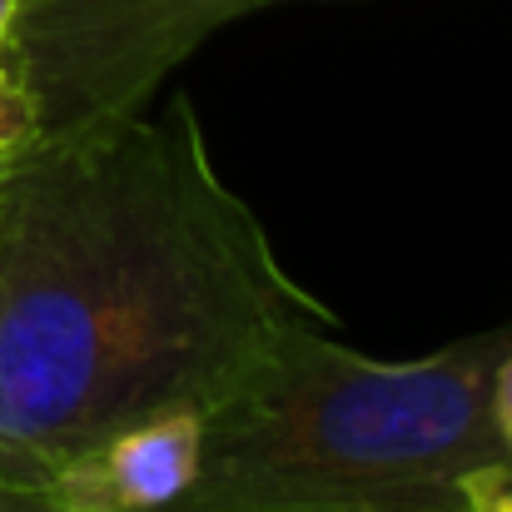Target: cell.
Instances as JSON below:
<instances>
[{"label":"cell","mask_w":512,"mask_h":512,"mask_svg":"<svg viewBox=\"0 0 512 512\" xmlns=\"http://www.w3.org/2000/svg\"><path fill=\"white\" fill-rule=\"evenodd\" d=\"M483 512H512V483H508V488H498V493L488 498V508H483Z\"/></svg>","instance_id":"9"},{"label":"cell","mask_w":512,"mask_h":512,"mask_svg":"<svg viewBox=\"0 0 512 512\" xmlns=\"http://www.w3.org/2000/svg\"><path fill=\"white\" fill-rule=\"evenodd\" d=\"M512 329L428 358H368L299 324L204 408L174 512H483L512 483L493 373Z\"/></svg>","instance_id":"2"},{"label":"cell","mask_w":512,"mask_h":512,"mask_svg":"<svg viewBox=\"0 0 512 512\" xmlns=\"http://www.w3.org/2000/svg\"><path fill=\"white\" fill-rule=\"evenodd\" d=\"M0 512H65V508H55L45 493H30V488H0Z\"/></svg>","instance_id":"7"},{"label":"cell","mask_w":512,"mask_h":512,"mask_svg":"<svg viewBox=\"0 0 512 512\" xmlns=\"http://www.w3.org/2000/svg\"><path fill=\"white\" fill-rule=\"evenodd\" d=\"M204 463V408H165L90 443L40 488L65 512H174Z\"/></svg>","instance_id":"4"},{"label":"cell","mask_w":512,"mask_h":512,"mask_svg":"<svg viewBox=\"0 0 512 512\" xmlns=\"http://www.w3.org/2000/svg\"><path fill=\"white\" fill-rule=\"evenodd\" d=\"M35 140H40V130H35V110H30L25 90L15 85V75L0 65V170L15 165Z\"/></svg>","instance_id":"5"},{"label":"cell","mask_w":512,"mask_h":512,"mask_svg":"<svg viewBox=\"0 0 512 512\" xmlns=\"http://www.w3.org/2000/svg\"><path fill=\"white\" fill-rule=\"evenodd\" d=\"M20 5L25 0H0V60L10 50V35H15V20H20Z\"/></svg>","instance_id":"8"},{"label":"cell","mask_w":512,"mask_h":512,"mask_svg":"<svg viewBox=\"0 0 512 512\" xmlns=\"http://www.w3.org/2000/svg\"><path fill=\"white\" fill-rule=\"evenodd\" d=\"M329 309L170 100L40 140L0 170V488H40L90 443L209 408Z\"/></svg>","instance_id":"1"},{"label":"cell","mask_w":512,"mask_h":512,"mask_svg":"<svg viewBox=\"0 0 512 512\" xmlns=\"http://www.w3.org/2000/svg\"><path fill=\"white\" fill-rule=\"evenodd\" d=\"M249 5L254 0H25L0 65L25 90L40 140H60L145 110L174 65Z\"/></svg>","instance_id":"3"},{"label":"cell","mask_w":512,"mask_h":512,"mask_svg":"<svg viewBox=\"0 0 512 512\" xmlns=\"http://www.w3.org/2000/svg\"><path fill=\"white\" fill-rule=\"evenodd\" d=\"M493 423H498L503 443L512 448V348L503 353V363L493 373Z\"/></svg>","instance_id":"6"}]
</instances>
